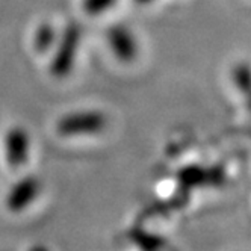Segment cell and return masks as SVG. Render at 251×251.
Returning a JSON list of instances; mask_svg holds the SVG:
<instances>
[{
  "label": "cell",
  "instance_id": "obj_2",
  "mask_svg": "<svg viewBox=\"0 0 251 251\" xmlns=\"http://www.w3.org/2000/svg\"><path fill=\"white\" fill-rule=\"evenodd\" d=\"M80 29L75 23H70L59 33L58 41L51 50L53 56L49 64V71L53 77L64 79L70 76L76 64V58L80 47Z\"/></svg>",
  "mask_w": 251,
  "mask_h": 251
},
{
  "label": "cell",
  "instance_id": "obj_7",
  "mask_svg": "<svg viewBox=\"0 0 251 251\" xmlns=\"http://www.w3.org/2000/svg\"><path fill=\"white\" fill-rule=\"evenodd\" d=\"M118 0H82L80 5L86 15L89 17H100L106 12H109Z\"/></svg>",
  "mask_w": 251,
  "mask_h": 251
},
{
  "label": "cell",
  "instance_id": "obj_1",
  "mask_svg": "<svg viewBox=\"0 0 251 251\" xmlns=\"http://www.w3.org/2000/svg\"><path fill=\"white\" fill-rule=\"evenodd\" d=\"M107 123L109 120L103 111L96 107H85L61 115L55 123V130L62 138L96 136L107 127Z\"/></svg>",
  "mask_w": 251,
  "mask_h": 251
},
{
  "label": "cell",
  "instance_id": "obj_6",
  "mask_svg": "<svg viewBox=\"0 0 251 251\" xmlns=\"http://www.w3.org/2000/svg\"><path fill=\"white\" fill-rule=\"evenodd\" d=\"M59 37L56 27L50 23H41L33 32V49L38 53H49L55 47Z\"/></svg>",
  "mask_w": 251,
  "mask_h": 251
},
{
  "label": "cell",
  "instance_id": "obj_8",
  "mask_svg": "<svg viewBox=\"0 0 251 251\" xmlns=\"http://www.w3.org/2000/svg\"><path fill=\"white\" fill-rule=\"evenodd\" d=\"M136 3H139V5H150V3H153L154 0H135Z\"/></svg>",
  "mask_w": 251,
  "mask_h": 251
},
{
  "label": "cell",
  "instance_id": "obj_3",
  "mask_svg": "<svg viewBox=\"0 0 251 251\" xmlns=\"http://www.w3.org/2000/svg\"><path fill=\"white\" fill-rule=\"evenodd\" d=\"M30 150L32 139L26 127L12 126L5 132L2 142V156L8 167L14 170L23 167L30 157Z\"/></svg>",
  "mask_w": 251,
  "mask_h": 251
},
{
  "label": "cell",
  "instance_id": "obj_5",
  "mask_svg": "<svg viewBox=\"0 0 251 251\" xmlns=\"http://www.w3.org/2000/svg\"><path fill=\"white\" fill-rule=\"evenodd\" d=\"M41 192V180L35 174L19 178L6 192L5 207L11 213H22L33 204Z\"/></svg>",
  "mask_w": 251,
  "mask_h": 251
},
{
  "label": "cell",
  "instance_id": "obj_4",
  "mask_svg": "<svg viewBox=\"0 0 251 251\" xmlns=\"http://www.w3.org/2000/svg\"><path fill=\"white\" fill-rule=\"evenodd\" d=\"M106 44L112 56L123 64H130L138 58V40L129 26L121 23L111 26L106 32Z\"/></svg>",
  "mask_w": 251,
  "mask_h": 251
}]
</instances>
